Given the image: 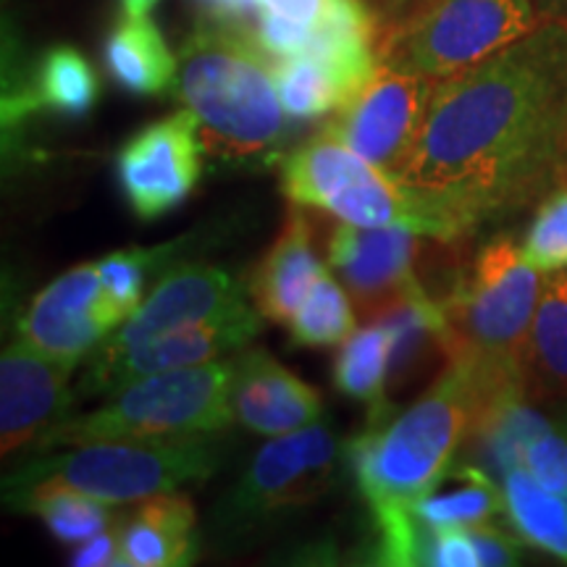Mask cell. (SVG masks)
Here are the masks:
<instances>
[{"label":"cell","mask_w":567,"mask_h":567,"mask_svg":"<svg viewBox=\"0 0 567 567\" xmlns=\"http://www.w3.org/2000/svg\"><path fill=\"white\" fill-rule=\"evenodd\" d=\"M402 179L467 243L567 184V21L436 82Z\"/></svg>","instance_id":"1"},{"label":"cell","mask_w":567,"mask_h":567,"mask_svg":"<svg viewBox=\"0 0 567 567\" xmlns=\"http://www.w3.org/2000/svg\"><path fill=\"white\" fill-rule=\"evenodd\" d=\"M172 92L195 113L205 153L231 166H268L289 140L276 59L243 19H200L179 51Z\"/></svg>","instance_id":"2"},{"label":"cell","mask_w":567,"mask_h":567,"mask_svg":"<svg viewBox=\"0 0 567 567\" xmlns=\"http://www.w3.org/2000/svg\"><path fill=\"white\" fill-rule=\"evenodd\" d=\"M544 276L509 234H499L460 264L436 297L450 329V365L471 373L476 415L507 396H528L526 347Z\"/></svg>","instance_id":"3"},{"label":"cell","mask_w":567,"mask_h":567,"mask_svg":"<svg viewBox=\"0 0 567 567\" xmlns=\"http://www.w3.org/2000/svg\"><path fill=\"white\" fill-rule=\"evenodd\" d=\"M476 408L471 373L452 363L408 410L352 439L344 455L371 513L413 507L455 463Z\"/></svg>","instance_id":"4"},{"label":"cell","mask_w":567,"mask_h":567,"mask_svg":"<svg viewBox=\"0 0 567 567\" xmlns=\"http://www.w3.org/2000/svg\"><path fill=\"white\" fill-rule=\"evenodd\" d=\"M231 384L234 358L142 375L109 394L101 408L63 417L42 434L34 450L59 452L116 439L226 434L234 423Z\"/></svg>","instance_id":"5"},{"label":"cell","mask_w":567,"mask_h":567,"mask_svg":"<svg viewBox=\"0 0 567 567\" xmlns=\"http://www.w3.org/2000/svg\"><path fill=\"white\" fill-rule=\"evenodd\" d=\"M221 434H189L166 439H116L66 446L21 465L6 478V492L34 484H61L95 496L109 505L142 502L153 494L179 492L208 481L224 460Z\"/></svg>","instance_id":"6"},{"label":"cell","mask_w":567,"mask_h":567,"mask_svg":"<svg viewBox=\"0 0 567 567\" xmlns=\"http://www.w3.org/2000/svg\"><path fill=\"white\" fill-rule=\"evenodd\" d=\"M281 193L292 205L318 208L344 224L402 226L446 243L444 221L429 197L354 153L329 126L284 155Z\"/></svg>","instance_id":"7"},{"label":"cell","mask_w":567,"mask_h":567,"mask_svg":"<svg viewBox=\"0 0 567 567\" xmlns=\"http://www.w3.org/2000/svg\"><path fill=\"white\" fill-rule=\"evenodd\" d=\"M542 24L530 0H413L379 24V61L446 80Z\"/></svg>","instance_id":"8"},{"label":"cell","mask_w":567,"mask_h":567,"mask_svg":"<svg viewBox=\"0 0 567 567\" xmlns=\"http://www.w3.org/2000/svg\"><path fill=\"white\" fill-rule=\"evenodd\" d=\"M339 460L342 446L323 421L268 439L218 515L234 526H247L274 513L310 505L334 484Z\"/></svg>","instance_id":"9"},{"label":"cell","mask_w":567,"mask_h":567,"mask_svg":"<svg viewBox=\"0 0 567 567\" xmlns=\"http://www.w3.org/2000/svg\"><path fill=\"white\" fill-rule=\"evenodd\" d=\"M436 82L431 76L379 63L365 87L326 126L381 172L400 176L421 132Z\"/></svg>","instance_id":"10"},{"label":"cell","mask_w":567,"mask_h":567,"mask_svg":"<svg viewBox=\"0 0 567 567\" xmlns=\"http://www.w3.org/2000/svg\"><path fill=\"white\" fill-rule=\"evenodd\" d=\"M200 124L189 109L140 130L118 151L122 193L142 221L166 216L187 200L203 172Z\"/></svg>","instance_id":"11"},{"label":"cell","mask_w":567,"mask_h":567,"mask_svg":"<svg viewBox=\"0 0 567 567\" xmlns=\"http://www.w3.org/2000/svg\"><path fill=\"white\" fill-rule=\"evenodd\" d=\"M425 237L402 226L339 224L329 237L326 266L344 284L363 318H381L421 287Z\"/></svg>","instance_id":"12"},{"label":"cell","mask_w":567,"mask_h":567,"mask_svg":"<svg viewBox=\"0 0 567 567\" xmlns=\"http://www.w3.org/2000/svg\"><path fill=\"white\" fill-rule=\"evenodd\" d=\"M245 313H252L245 287L221 268L205 264L174 266L161 276L140 308L90 352V360H111L174 329Z\"/></svg>","instance_id":"13"},{"label":"cell","mask_w":567,"mask_h":567,"mask_svg":"<svg viewBox=\"0 0 567 567\" xmlns=\"http://www.w3.org/2000/svg\"><path fill=\"white\" fill-rule=\"evenodd\" d=\"M260 318L264 316L252 310L221 321L193 323L155 337L111 360H87V371L80 381V396H109L142 375L224 360L226 354L245 350L258 337Z\"/></svg>","instance_id":"14"},{"label":"cell","mask_w":567,"mask_h":567,"mask_svg":"<svg viewBox=\"0 0 567 567\" xmlns=\"http://www.w3.org/2000/svg\"><path fill=\"white\" fill-rule=\"evenodd\" d=\"M74 363H63L17 339L0 358V452L3 457L34 446L74 402L69 381Z\"/></svg>","instance_id":"15"},{"label":"cell","mask_w":567,"mask_h":567,"mask_svg":"<svg viewBox=\"0 0 567 567\" xmlns=\"http://www.w3.org/2000/svg\"><path fill=\"white\" fill-rule=\"evenodd\" d=\"M113 331L103 310L97 264L71 268L32 297L19 321V337L63 363H80Z\"/></svg>","instance_id":"16"},{"label":"cell","mask_w":567,"mask_h":567,"mask_svg":"<svg viewBox=\"0 0 567 567\" xmlns=\"http://www.w3.org/2000/svg\"><path fill=\"white\" fill-rule=\"evenodd\" d=\"M231 408L234 421L266 439L292 434L323 417L318 389L305 384L264 347L250 344L234 354Z\"/></svg>","instance_id":"17"},{"label":"cell","mask_w":567,"mask_h":567,"mask_svg":"<svg viewBox=\"0 0 567 567\" xmlns=\"http://www.w3.org/2000/svg\"><path fill=\"white\" fill-rule=\"evenodd\" d=\"M326 268L313 247L308 218L292 208L271 250L264 255L250 281L255 310L271 323H289Z\"/></svg>","instance_id":"18"},{"label":"cell","mask_w":567,"mask_h":567,"mask_svg":"<svg viewBox=\"0 0 567 567\" xmlns=\"http://www.w3.org/2000/svg\"><path fill=\"white\" fill-rule=\"evenodd\" d=\"M197 513L179 492L153 494L122 520V563L130 567H176L193 563Z\"/></svg>","instance_id":"19"},{"label":"cell","mask_w":567,"mask_h":567,"mask_svg":"<svg viewBox=\"0 0 567 567\" xmlns=\"http://www.w3.org/2000/svg\"><path fill=\"white\" fill-rule=\"evenodd\" d=\"M101 95L92 63L69 45H55L40 55L30 76V87L17 95L3 97L6 118L45 109L61 116H87Z\"/></svg>","instance_id":"20"},{"label":"cell","mask_w":567,"mask_h":567,"mask_svg":"<svg viewBox=\"0 0 567 567\" xmlns=\"http://www.w3.org/2000/svg\"><path fill=\"white\" fill-rule=\"evenodd\" d=\"M526 392L536 402H567V268L544 276L526 347Z\"/></svg>","instance_id":"21"},{"label":"cell","mask_w":567,"mask_h":567,"mask_svg":"<svg viewBox=\"0 0 567 567\" xmlns=\"http://www.w3.org/2000/svg\"><path fill=\"white\" fill-rule=\"evenodd\" d=\"M105 66L132 95H161L172 90L179 59L147 17H124L105 40Z\"/></svg>","instance_id":"22"},{"label":"cell","mask_w":567,"mask_h":567,"mask_svg":"<svg viewBox=\"0 0 567 567\" xmlns=\"http://www.w3.org/2000/svg\"><path fill=\"white\" fill-rule=\"evenodd\" d=\"M413 513L431 528H471L505 513V488L478 463H452Z\"/></svg>","instance_id":"23"},{"label":"cell","mask_w":567,"mask_h":567,"mask_svg":"<svg viewBox=\"0 0 567 567\" xmlns=\"http://www.w3.org/2000/svg\"><path fill=\"white\" fill-rule=\"evenodd\" d=\"M389 368H392V334L381 321L354 329L339 347L334 384L342 394L371 408V425L389 421Z\"/></svg>","instance_id":"24"},{"label":"cell","mask_w":567,"mask_h":567,"mask_svg":"<svg viewBox=\"0 0 567 567\" xmlns=\"http://www.w3.org/2000/svg\"><path fill=\"white\" fill-rule=\"evenodd\" d=\"M507 526L523 544L557 557L567 565V499L542 486L526 467L502 478Z\"/></svg>","instance_id":"25"},{"label":"cell","mask_w":567,"mask_h":567,"mask_svg":"<svg viewBox=\"0 0 567 567\" xmlns=\"http://www.w3.org/2000/svg\"><path fill=\"white\" fill-rule=\"evenodd\" d=\"M6 502L13 509L38 515L63 544H82L122 520L113 509L116 505L61 484H34L19 492H6Z\"/></svg>","instance_id":"26"},{"label":"cell","mask_w":567,"mask_h":567,"mask_svg":"<svg viewBox=\"0 0 567 567\" xmlns=\"http://www.w3.org/2000/svg\"><path fill=\"white\" fill-rule=\"evenodd\" d=\"M276 90L289 118H321L337 113L347 95L337 74L313 53L276 59Z\"/></svg>","instance_id":"27"},{"label":"cell","mask_w":567,"mask_h":567,"mask_svg":"<svg viewBox=\"0 0 567 567\" xmlns=\"http://www.w3.org/2000/svg\"><path fill=\"white\" fill-rule=\"evenodd\" d=\"M347 289L331 268L318 276L297 313L289 318V339L300 347H334L358 329V313Z\"/></svg>","instance_id":"28"},{"label":"cell","mask_w":567,"mask_h":567,"mask_svg":"<svg viewBox=\"0 0 567 567\" xmlns=\"http://www.w3.org/2000/svg\"><path fill=\"white\" fill-rule=\"evenodd\" d=\"M172 247L174 245L155 247V250L130 247V250L113 252L97 264L103 281V310L113 329H118L140 308L147 271L161 266Z\"/></svg>","instance_id":"29"},{"label":"cell","mask_w":567,"mask_h":567,"mask_svg":"<svg viewBox=\"0 0 567 567\" xmlns=\"http://www.w3.org/2000/svg\"><path fill=\"white\" fill-rule=\"evenodd\" d=\"M520 247L528 264L538 271L549 274L567 268V184L544 197Z\"/></svg>","instance_id":"30"},{"label":"cell","mask_w":567,"mask_h":567,"mask_svg":"<svg viewBox=\"0 0 567 567\" xmlns=\"http://www.w3.org/2000/svg\"><path fill=\"white\" fill-rule=\"evenodd\" d=\"M520 467L549 492L567 499V408L551 415L547 429L528 444Z\"/></svg>","instance_id":"31"},{"label":"cell","mask_w":567,"mask_h":567,"mask_svg":"<svg viewBox=\"0 0 567 567\" xmlns=\"http://www.w3.org/2000/svg\"><path fill=\"white\" fill-rule=\"evenodd\" d=\"M423 565L434 567H481L478 549L467 528H431L425 538Z\"/></svg>","instance_id":"32"},{"label":"cell","mask_w":567,"mask_h":567,"mask_svg":"<svg viewBox=\"0 0 567 567\" xmlns=\"http://www.w3.org/2000/svg\"><path fill=\"white\" fill-rule=\"evenodd\" d=\"M467 530H471L473 544L478 549L481 567H509L523 559V547L526 544L520 542V536L513 528H502L494 520H486Z\"/></svg>","instance_id":"33"},{"label":"cell","mask_w":567,"mask_h":567,"mask_svg":"<svg viewBox=\"0 0 567 567\" xmlns=\"http://www.w3.org/2000/svg\"><path fill=\"white\" fill-rule=\"evenodd\" d=\"M124 520V517H122ZM122 520L113 523L103 534L87 538L71 555V565L76 567H109L122 563Z\"/></svg>","instance_id":"34"},{"label":"cell","mask_w":567,"mask_h":567,"mask_svg":"<svg viewBox=\"0 0 567 567\" xmlns=\"http://www.w3.org/2000/svg\"><path fill=\"white\" fill-rule=\"evenodd\" d=\"M337 3L339 0H258V11L276 13V17L310 27L316 32Z\"/></svg>","instance_id":"35"},{"label":"cell","mask_w":567,"mask_h":567,"mask_svg":"<svg viewBox=\"0 0 567 567\" xmlns=\"http://www.w3.org/2000/svg\"><path fill=\"white\" fill-rule=\"evenodd\" d=\"M208 6L210 13H218V17H234L243 19L245 13L258 9V0H203Z\"/></svg>","instance_id":"36"},{"label":"cell","mask_w":567,"mask_h":567,"mask_svg":"<svg viewBox=\"0 0 567 567\" xmlns=\"http://www.w3.org/2000/svg\"><path fill=\"white\" fill-rule=\"evenodd\" d=\"M542 21H567V0H530Z\"/></svg>","instance_id":"37"},{"label":"cell","mask_w":567,"mask_h":567,"mask_svg":"<svg viewBox=\"0 0 567 567\" xmlns=\"http://www.w3.org/2000/svg\"><path fill=\"white\" fill-rule=\"evenodd\" d=\"M155 3H158V0H122V11L124 17L140 19V17H147Z\"/></svg>","instance_id":"38"},{"label":"cell","mask_w":567,"mask_h":567,"mask_svg":"<svg viewBox=\"0 0 567 567\" xmlns=\"http://www.w3.org/2000/svg\"><path fill=\"white\" fill-rule=\"evenodd\" d=\"M410 3H413V0H400V9H396V11H402V9H405V6H410ZM394 11V13H396Z\"/></svg>","instance_id":"39"}]
</instances>
